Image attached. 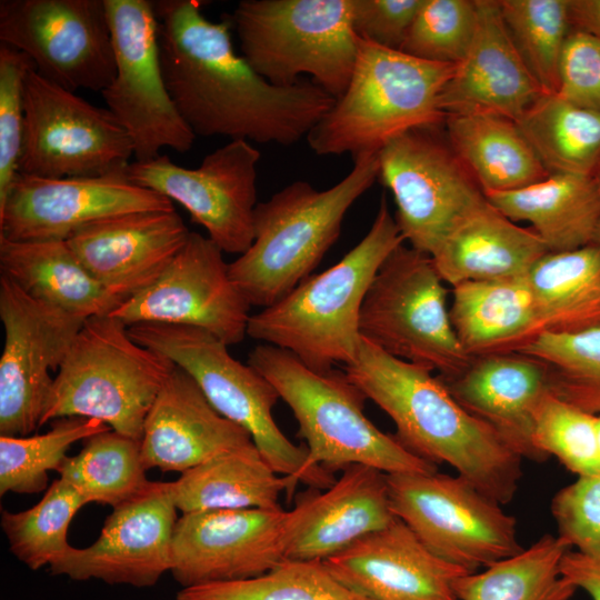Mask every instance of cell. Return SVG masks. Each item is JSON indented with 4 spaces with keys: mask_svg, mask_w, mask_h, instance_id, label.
Listing matches in <instances>:
<instances>
[{
    "mask_svg": "<svg viewBox=\"0 0 600 600\" xmlns=\"http://www.w3.org/2000/svg\"><path fill=\"white\" fill-rule=\"evenodd\" d=\"M170 97L196 137L291 146L307 138L334 98L312 80L280 87L234 51L229 17L211 21L202 1H153Z\"/></svg>",
    "mask_w": 600,
    "mask_h": 600,
    "instance_id": "cell-1",
    "label": "cell"
},
{
    "mask_svg": "<svg viewBox=\"0 0 600 600\" xmlns=\"http://www.w3.org/2000/svg\"><path fill=\"white\" fill-rule=\"evenodd\" d=\"M344 372L396 426L409 451L457 474L500 504L516 496L522 458L451 396L444 382L422 366L392 357L361 338Z\"/></svg>",
    "mask_w": 600,
    "mask_h": 600,
    "instance_id": "cell-2",
    "label": "cell"
},
{
    "mask_svg": "<svg viewBox=\"0 0 600 600\" xmlns=\"http://www.w3.org/2000/svg\"><path fill=\"white\" fill-rule=\"evenodd\" d=\"M402 243L383 196L362 240L334 266L251 314L247 336L290 351L318 373L351 363L361 341L359 317L366 293L384 259Z\"/></svg>",
    "mask_w": 600,
    "mask_h": 600,
    "instance_id": "cell-3",
    "label": "cell"
},
{
    "mask_svg": "<svg viewBox=\"0 0 600 600\" xmlns=\"http://www.w3.org/2000/svg\"><path fill=\"white\" fill-rule=\"evenodd\" d=\"M353 160L351 171L329 189L297 180L258 202L253 242L229 263L233 283L251 306L263 309L289 294L337 241L346 213L379 176V152Z\"/></svg>",
    "mask_w": 600,
    "mask_h": 600,
    "instance_id": "cell-4",
    "label": "cell"
},
{
    "mask_svg": "<svg viewBox=\"0 0 600 600\" xmlns=\"http://www.w3.org/2000/svg\"><path fill=\"white\" fill-rule=\"evenodd\" d=\"M453 64L424 61L359 39L350 81L307 136L318 156L379 152L391 138L438 127L441 91Z\"/></svg>",
    "mask_w": 600,
    "mask_h": 600,
    "instance_id": "cell-5",
    "label": "cell"
},
{
    "mask_svg": "<svg viewBox=\"0 0 600 600\" xmlns=\"http://www.w3.org/2000/svg\"><path fill=\"white\" fill-rule=\"evenodd\" d=\"M248 364L273 384L291 409L311 463L332 473L352 464L387 474L438 470L366 417L367 397L344 370L318 373L290 351L264 343L250 351Z\"/></svg>",
    "mask_w": 600,
    "mask_h": 600,
    "instance_id": "cell-6",
    "label": "cell"
},
{
    "mask_svg": "<svg viewBox=\"0 0 600 600\" xmlns=\"http://www.w3.org/2000/svg\"><path fill=\"white\" fill-rule=\"evenodd\" d=\"M174 367L134 341L117 318H89L53 379L40 427L60 418H91L141 440L147 416Z\"/></svg>",
    "mask_w": 600,
    "mask_h": 600,
    "instance_id": "cell-7",
    "label": "cell"
},
{
    "mask_svg": "<svg viewBox=\"0 0 600 600\" xmlns=\"http://www.w3.org/2000/svg\"><path fill=\"white\" fill-rule=\"evenodd\" d=\"M128 332L189 373L211 406L251 436L276 472L314 489L334 483L333 473L311 463L307 447L294 444L278 427L272 410L280 396L273 384L236 360L223 341L203 329L180 324L137 323Z\"/></svg>",
    "mask_w": 600,
    "mask_h": 600,
    "instance_id": "cell-8",
    "label": "cell"
},
{
    "mask_svg": "<svg viewBox=\"0 0 600 600\" xmlns=\"http://www.w3.org/2000/svg\"><path fill=\"white\" fill-rule=\"evenodd\" d=\"M229 18L242 57L269 82L307 74L334 99L347 88L359 44L352 0H241Z\"/></svg>",
    "mask_w": 600,
    "mask_h": 600,
    "instance_id": "cell-9",
    "label": "cell"
},
{
    "mask_svg": "<svg viewBox=\"0 0 600 600\" xmlns=\"http://www.w3.org/2000/svg\"><path fill=\"white\" fill-rule=\"evenodd\" d=\"M430 254L404 243L382 262L363 299L359 332L388 354L438 371L461 373L463 350L447 306V288Z\"/></svg>",
    "mask_w": 600,
    "mask_h": 600,
    "instance_id": "cell-10",
    "label": "cell"
},
{
    "mask_svg": "<svg viewBox=\"0 0 600 600\" xmlns=\"http://www.w3.org/2000/svg\"><path fill=\"white\" fill-rule=\"evenodd\" d=\"M394 516L437 557L476 572L520 552L517 520L461 476L387 474Z\"/></svg>",
    "mask_w": 600,
    "mask_h": 600,
    "instance_id": "cell-11",
    "label": "cell"
},
{
    "mask_svg": "<svg viewBox=\"0 0 600 600\" xmlns=\"http://www.w3.org/2000/svg\"><path fill=\"white\" fill-rule=\"evenodd\" d=\"M104 2L116 73L101 96L130 136L136 161L157 158L163 148L189 151L196 136L179 114L166 86L153 1Z\"/></svg>",
    "mask_w": 600,
    "mask_h": 600,
    "instance_id": "cell-12",
    "label": "cell"
},
{
    "mask_svg": "<svg viewBox=\"0 0 600 600\" xmlns=\"http://www.w3.org/2000/svg\"><path fill=\"white\" fill-rule=\"evenodd\" d=\"M24 134L19 172L42 178L126 172L130 136L107 108L97 107L32 69L24 83Z\"/></svg>",
    "mask_w": 600,
    "mask_h": 600,
    "instance_id": "cell-13",
    "label": "cell"
},
{
    "mask_svg": "<svg viewBox=\"0 0 600 600\" xmlns=\"http://www.w3.org/2000/svg\"><path fill=\"white\" fill-rule=\"evenodd\" d=\"M437 127L391 138L379 150V176L391 191L396 222L410 247L432 254L450 230L487 198Z\"/></svg>",
    "mask_w": 600,
    "mask_h": 600,
    "instance_id": "cell-14",
    "label": "cell"
},
{
    "mask_svg": "<svg viewBox=\"0 0 600 600\" xmlns=\"http://www.w3.org/2000/svg\"><path fill=\"white\" fill-rule=\"evenodd\" d=\"M0 43L32 61L44 79L76 92H102L116 73L104 0H1Z\"/></svg>",
    "mask_w": 600,
    "mask_h": 600,
    "instance_id": "cell-15",
    "label": "cell"
},
{
    "mask_svg": "<svg viewBox=\"0 0 600 600\" xmlns=\"http://www.w3.org/2000/svg\"><path fill=\"white\" fill-rule=\"evenodd\" d=\"M260 157L251 142L229 140L194 169L178 166L160 154L131 162L126 173L136 184L181 204L223 252L240 256L254 238Z\"/></svg>",
    "mask_w": 600,
    "mask_h": 600,
    "instance_id": "cell-16",
    "label": "cell"
},
{
    "mask_svg": "<svg viewBox=\"0 0 600 600\" xmlns=\"http://www.w3.org/2000/svg\"><path fill=\"white\" fill-rule=\"evenodd\" d=\"M223 251L190 232L186 244L149 287L122 301L110 316L127 327L167 323L203 329L227 346L247 337L251 304L233 283Z\"/></svg>",
    "mask_w": 600,
    "mask_h": 600,
    "instance_id": "cell-17",
    "label": "cell"
},
{
    "mask_svg": "<svg viewBox=\"0 0 600 600\" xmlns=\"http://www.w3.org/2000/svg\"><path fill=\"white\" fill-rule=\"evenodd\" d=\"M0 436L26 437L38 427L53 379L83 320L44 306L0 274Z\"/></svg>",
    "mask_w": 600,
    "mask_h": 600,
    "instance_id": "cell-18",
    "label": "cell"
},
{
    "mask_svg": "<svg viewBox=\"0 0 600 600\" xmlns=\"http://www.w3.org/2000/svg\"><path fill=\"white\" fill-rule=\"evenodd\" d=\"M173 210L167 197L132 182L126 172L42 178L20 173L0 204V238L67 241L93 222L140 212Z\"/></svg>",
    "mask_w": 600,
    "mask_h": 600,
    "instance_id": "cell-19",
    "label": "cell"
},
{
    "mask_svg": "<svg viewBox=\"0 0 600 600\" xmlns=\"http://www.w3.org/2000/svg\"><path fill=\"white\" fill-rule=\"evenodd\" d=\"M290 511L226 509L182 513L170 573L182 588L259 577L287 559Z\"/></svg>",
    "mask_w": 600,
    "mask_h": 600,
    "instance_id": "cell-20",
    "label": "cell"
},
{
    "mask_svg": "<svg viewBox=\"0 0 600 600\" xmlns=\"http://www.w3.org/2000/svg\"><path fill=\"white\" fill-rule=\"evenodd\" d=\"M177 511L169 482L152 481L142 494L112 509L91 546L71 547L49 571L76 581L153 587L170 572Z\"/></svg>",
    "mask_w": 600,
    "mask_h": 600,
    "instance_id": "cell-21",
    "label": "cell"
},
{
    "mask_svg": "<svg viewBox=\"0 0 600 600\" xmlns=\"http://www.w3.org/2000/svg\"><path fill=\"white\" fill-rule=\"evenodd\" d=\"M189 234L173 209L103 219L78 230L66 242L88 272L124 301L161 276Z\"/></svg>",
    "mask_w": 600,
    "mask_h": 600,
    "instance_id": "cell-22",
    "label": "cell"
},
{
    "mask_svg": "<svg viewBox=\"0 0 600 600\" xmlns=\"http://www.w3.org/2000/svg\"><path fill=\"white\" fill-rule=\"evenodd\" d=\"M323 562L369 600H458L453 582L469 573L432 553L399 519Z\"/></svg>",
    "mask_w": 600,
    "mask_h": 600,
    "instance_id": "cell-23",
    "label": "cell"
},
{
    "mask_svg": "<svg viewBox=\"0 0 600 600\" xmlns=\"http://www.w3.org/2000/svg\"><path fill=\"white\" fill-rule=\"evenodd\" d=\"M289 511L286 557L294 560L324 561L398 519L387 473L364 464L346 468L324 492L309 488Z\"/></svg>",
    "mask_w": 600,
    "mask_h": 600,
    "instance_id": "cell-24",
    "label": "cell"
},
{
    "mask_svg": "<svg viewBox=\"0 0 600 600\" xmlns=\"http://www.w3.org/2000/svg\"><path fill=\"white\" fill-rule=\"evenodd\" d=\"M472 44L440 94L446 116L492 113L518 120L544 91L518 52L496 0H477Z\"/></svg>",
    "mask_w": 600,
    "mask_h": 600,
    "instance_id": "cell-25",
    "label": "cell"
},
{
    "mask_svg": "<svg viewBox=\"0 0 600 600\" xmlns=\"http://www.w3.org/2000/svg\"><path fill=\"white\" fill-rule=\"evenodd\" d=\"M442 381L462 408L522 459L546 460L532 441L537 411L550 393L541 361L521 352L473 357L461 373Z\"/></svg>",
    "mask_w": 600,
    "mask_h": 600,
    "instance_id": "cell-26",
    "label": "cell"
},
{
    "mask_svg": "<svg viewBox=\"0 0 600 600\" xmlns=\"http://www.w3.org/2000/svg\"><path fill=\"white\" fill-rule=\"evenodd\" d=\"M252 443L251 436L221 416L192 377L176 366L144 421L141 457L147 471L182 473Z\"/></svg>",
    "mask_w": 600,
    "mask_h": 600,
    "instance_id": "cell-27",
    "label": "cell"
},
{
    "mask_svg": "<svg viewBox=\"0 0 600 600\" xmlns=\"http://www.w3.org/2000/svg\"><path fill=\"white\" fill-rule=\"evenodd\" d=\"M549 250L531 229L507 218L488 200L458 222L431 254L451 287L524 276Z\"/></svg>",
    "mask_w": 600,
    "mask_h": 600,
    "instance_id": "cell-28",
    "label": "cell"
},
{
    "mask_svg": "<svg viewBox=\"0 0 600 600\" xmlns=\"http://www.w3.org/2000/svg\"><path fill=\"white\" fill-rule=\"evenodd\" d=\"M450 318L468 356L518 352L546 324L524 276L452 287Z\"/></svg>",
    "mask_w": 600,
    "mask_h": 600,
    "instance_id": "cell-29",
    "label": "cell"
},
{
    "mask_svg": "<svg viewBox=\"0 0 600 600\" xmlns=\"http://www.w3.org/2000/svg\"><path fill=\"white\" fill-rule=\"evenodd\" d=\"M0 271L33 300L83 321L108 316L122 302L88 272L66 241L0 238Z\"/></svg>",
    "mask_w": 600,
    "mask_h": 600,
    "instance_id": "cell-30",
    "label": "cell"
},
{
    "mask_svg": "<svg viewBox=\"0 0 600 600\" xmlns=\"http://www.w3.org/2000/svg\"><path fill=\"white\" fill-rule=\"evenodd\" d=\"M512 221H526L549 252H564L596 243L600 222V179L550 173L533 184L486 194Z\"/></svg>",
    "mask_w": 600,
    "mask_h": 600,
    "instance_id": "cell-31",
    "label": "cell"
},
{
    "mask_svg": "<svg viewBox=\"0 0 600 600\" xmlns=\"http://www.w3.org/2000/svg\"><path fill=\"white\" fill-rule=\"evenodd\" d=\"M279 474L254 443L218 454L169 482L176 508L182 513L226 509H279V498L296 489Z\"/></svg>",
    "mask_w": 600,
    "mask_h": 600,
    "instance_id": "cell-32",
    "label": "cell"
},
{
    "mask_svg": "<svg viewBox=\"0 0 600 600\" xmlns=\"http://www.w3.org/2000/svg\"><path fill=\"white\" fill-rule=\"evenodd\" d=\"M447 141L484 194L517 190L547 178L514 120L492 113L448 114Z\"/></svg>",
    "mask_w": 600,
    "mask_h": 600,
    "instance_id": "cell-33",
    "label": "cell"
},
{
    "mask_svg": "<svg viewBox=\"0 0 600 600\" xmlns=\"http://www.w3.org/2000/svg\"><path fill=\"white\" fill-rule=\"evenodd\" d=\"M546 332L572 333L600 324V246L548 252L524 274Z\"/></svg>",
    "mask_w": 600,
    "mask_h": 600,
    "instance_id": "cell-34",
    "label": "cell"
},
{
    "mask_svg": "<svg viewBox=\"0 0 600 600\" xmlns=\"http://www.w3.org/2000/svg\"><path fill=\"white\" fill-rule=\"evenodd\" d=\"M571 547L543 534L529 548L453 582L458 600H569L577 587L561 572Z\"/></svg>",
    "mask_w": 600,
    "mask_h": 600,
    "instance_id": "cell-35",
    "label": "cell"
},
{
    "mask_svg": "<svg viewBox=\"0 0 600 600\" xmlns=\"http://www.w3.org/2000/svg\"><path fill=\"white\" fill-rule=\"evenodd\" d=\"M516 122L549 173L600 176V111L544 93Z\"/></svg>",
    "mask_w": 600,
    "mask_h": 600,
    "instance_id": "cell-36",
    "label": "cell"
},
{
    "mask_svg": "<svg viewBox=\"0 0 600 600\" xmlns=\"http://www.w3.org/2000/svg\"><path fill=\"white\" fill-rule=\"evenodd\" d=\"M141 457V440L108 430L84 440L80 452L66 457L58 473L86 500L117 508L151 484Z\"/></svg>",
    "mask_w": 600,
    "mask_h": 600,
    "instance_id": "cell-37",
    "label": "cell"
},
{
    "mask_svg": "<svg viewBox=\"0 0 600 600\" xmlns=\"http://www.w3.org/2000/svg\"><path fill=\"white\" fill-rule=\"evenodd\" d=\"M176 600H369L337 580L321 560L284 559L259 577L182 588Z\"/></svg>",
    "mask_w": 600,
    "mask_h": 600,
    "instance_id": "cell-38",
    "label": "cell"
},
{
    "mask_svg": "<svg viewBox=\"0 0 600 600\" xmlns=\"http://www.w3.org/2000/svg\"><path fill=\"white\" fill-rule=\"evenodd\" d=\"M80 493L58 479L33 507L1 512V528L10 552L29 569L50 567L72 547L68 542L69 526L86 506Z\"/></svg>",
    "mask_w": 600,
    "mask_h": 600,
    "instance_id": "cell-39",
    "label": "cell"
},
{
    "mask_svg": "<svg viewBox=\"0 0 600 600\" xmlns=\"http://www.w3.org/2000/svg\"><path fill=\"white\" fill-rule=\"evenodd\" d=\"M108 430L99 419L68 417L54 420L42 434L0 436V494L44 490L48 471L59 470L73 443Z\"/></svg>",
    "mask_w": 600,
    "mask_h": 600,
    "instance_id": "cell-40",
    "label": "cell"
},
{
    "mask_svg": "<svg viewBox=\"0 0 600 600\" xmlns=\"http://www.w3.org/2000/svg\"><path fill=\"white\" fill-rule=\"evenodd\" d=\"M518 352L546 366L552 396L600 414V324L572 333L543 332Z\"/></svg>",
    "mask_w": 600,
    "mask_h": 600,
    "instance_id": "cell-41",
    "label": "cell"
},
{
    "mask_svg": "<svg viewBox=\"0 0 600 600\" xmlns=\"http://www.w3.org/2000/svg\"><path fill=\"white\" fill-rule=\"evenodd\" d=\"M507 30L544 93H556L559 61L571 31L568 0H498Z\"/></svg>",
    "mask_w": 600,
    "mask_h": 600,
    "instance_id": "cell-42",
    "label": "cell"
},
{
    "mask_svg": "<svg viewBox=\"0 0 600 600\" xmlns=\"http://www.w3.org/2000/svg\"><path fill=\"white\" fill-rule=\"evenodd\" d=\"M597 416L578 409L549 393L534 419L532 441L547 460L556 457L579 477L600 473Z\"/></svg>",
    "mask_w": 600,
    "mask_h": 600,
    "instance_id": "cell-43",
    "label": "cell"
},
{
    "mask_svg": "<svg viewBox=\"0 0 600 600\" xmlns=\"http://www.w3.org/2000/svg\"><path fill=\"white\" fill-rule=\"evenodd\" d=\"M477 23V0H422L400 51L457 66L472 44Z\"/></svg>",
    "mask_w": 600,
    "mask_h": 600,
    "instance_id": "cell-44",
    "label": "cell"
},
{
    "mask_svg": "<svg viewBox=\"0 0 600 600\" xmlns=\"http://www.w3.org/2000/svg\"><path fill=\"white\" fill-rule=\"evenodd\" d=\"M33 69L23 52L0 43V204L19 174L24 134V83Z\"/></svg>",
    "mask_w": 600,
    "mask_h": 600,
    "instance_id": "cell-45",
    "label": "cell"
},
{
    "mask_svg": "<svg viewBox=\"0 0 600 600\" xmlns=\"http://www.w3.org/2000/svg\"><path fill=\"white\" fill-rule=\"evenodd\" d=\"M558 537L600 566V473L579 477L552 498Z\"/></svg>",
    "mask_w": 600,
    "mask_h": 600,
    "instance_id": "cell-46",
    "label": "cell"
},
{
    "mask_svg": "<svg viewBox=\"0 0 600 600\" xmlns=\"http://www.w3.org/2000/svg\"><path fill=\"white\" fill-rule=\"evenodd\" d=\"M556 94L578 107L600 111V39L571 29L562 48Z\"/></svg>",
    "mask_w": 600,
    "mask_h": 600,
    "instance_id": "cell-47",
    "label": "cell"
},
{
    "mask_svg": "<svg viewBox=\"0 0 600 600\" xmlns=\"http://www.w3.org/2000/svg\"><path fill=\"white\" fill-rule=\"evenodd\" d=\"M422 0H352V28L363 41L400 50Z\"/></svg>",
    "mask_w": 600,
    "mask_h": 600,
    "instance_id": "cell-48",
    "label": "cell"
},
{
    "mask_svg": "<svg viewBox=\"0 0 600 600\" xmlns=\"http://www.w3.org/2000/svg\"><path fill=\"white\" fill-rule=\"evenodd\" d=\"M561 572L592 600H600V566L577 551L569 550L561 560Z\"/></svg>",
    "mask_w": 600,
    "mask_h": 600,
    "instance_id": "cell-49",
    "label": "cell"
},
{
    "mask_svg": "<svg viewBox=\"0 0 600 600\" xmlns=\"http://www.w3.org/2000/svg\"><path fill=\"white\" fill-rule=\"evenodd\" d=\"M571 28L600 39V0H568Z\"/></svg>",
    "mask_w": 600,
    "mask_h": 600,
    "instance_id": "cell-50",
    "label": "cell"
},
{
    "mask_svg": "<svg viewBox=\"0 0 600 600\" xmlns=\"http://www.w3.org/2000/svg\"><path fill=\"white\" fill-rule=\"evenodd\" d=\"M596 427H597L598 447H599V452H600V414L597 416Z\"/></svg>",
    "mask_w": 600,
    "mask_h": 600,
    "instance_id": "cell-51",
    "label": "cell"
},
{
    "mask_svg": "<svg viewBox=\"0 0 600 600\" xmlns=\"http://www.w3.org/2000/svg\"><path fill=\"white\" fill-rule=\"evenodd\" d=\"M599 179H600V176H599ZM596 243L600 246V222L597 230Z\"/></svg>",
    "mask_w": 600,
    "mask_h": 600,
    "instance_id": "cell-52",
    "label": "cell"
}]
</instances>
